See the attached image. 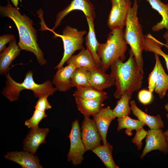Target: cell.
I'll list each match as a JSON object with an SVG mask.
<instances>
[{"instance_id": "1", "label": "cell", "mask_w": 168, "mask_h": 168, "mask_svg": "<svg viewBox=\"0 0 168 168\" xmlns=\"http://www.w3.org/2000/svg\"><path fill=\"white\" fill-rule=\"evenodd\" d=\"M0 12L15 23L19 33L18 45L21 50L32 53L40 65H45L47 61L37 43V31L33 26L32 20L25 14L22 15L17 7H13L9 1L6 6H0Z\"/></svg>"}, {"instance_id": "2", "label": "cell", "mask_w": 168, "mask_h": 168, "mask_svg": "<svg viewBox=\"0 0 168 168\" xmlns=\"http://www.w3.org/2000/svg\"><path fill=\"white\" fill-rule=\"evenodd\" d=\"M129 54L126 62L115 61L110 67V74L115 80L116 89L114 96L116 99H119L124 93L132 96L134 92L142 87L143 73L139 69L130 49Z\"/></svg>"}, {"instance_id": "3", "label": "cell", "mask_w": 168, "mask_h": 168, "mask_svg": "<svg viewBox=\"0 0 168 168\" xmlns=\"http://www.w3.org/2000/svg\"><path fill=\"white\" fill-rule=\"evenodd\" d=\"M5 76L7 80L2 94L11 102L17 100L20 91L24 89L32 91L35 97L39 98L52 95L57 90L55 87H53L50 81L41 84L36 83L33 78V72L31 71L27 72L24 81L21 83L14 81L11 77L9 72Z\"/></svg>"}, {"instance_id": "4", "label": "cell", "mask_w": 168, "mask_h": 168, "mask_svg": "<svg viewBox=\"0 0 168 168\" xmlns=\"http://www.w3.org/2000/svg\"><path fill=\"white\" fill-rule=\"evenodd\" d=\"M124 32V28L111 30L106 42L99 43L97 54L101 61L100 68L105 72L115 61H124L125 59L127 44Z\"/></svg>"}, {"instance_id": "5", "label": "cell", "mask_w": 168, "mask_h": 168, "mask_svg": "<svg viewBox=\"0 0 168 168\" xmlns=\"http://www.w3.org/2000/svg\"><path fill=\"white\" fill-rule=\"evenodd\" d=\"M138 8L137 0H134L128 13L124 37L126 43L130 47L139 69L143 73L142 53L145 36L138 16Z\"/></svg>"}, {"instance_id": "6", "label": "cell", "mask_w": 168, "mask_h": 168, "mask_svg": "<svg viewBox=\"0 0 168 168\" xmlns=\"http://www.w3.org/2000/svg\"><path fill=\"white\" fill-rule=\"evenodd\" d=\"M56 37H60L63 41L64 53L59 63L54 68H58L63 64L76 51L81 49L83 47L84 36L86 34V30H78L70 26H67L63 29L62 35L52 31Z\"/></svg>"}, {"instance_id": "7", "label": "cell", "mask_w": 168, "mask_h": 168, "mask_svg": "<svg viewBox=\"0 0 168 168\" xmlns=\"http://www.w3.org/2000/svg\"><path fill=\"white\" fill-rule=\"evenodd\" d=\"M68 137L70 145L67 160L71 161L74 165H79L84 159L83 155L86 150L82 140L81 128L77 119H75L72 123Z\"/></svg>"}, {"instance_id": "8", "label": "cell", "mask_w": 168, "mask_h": 168, "mask_svg": "<svg viewBox=\"0 0 168 168\" xmlns=\"http://www.w3.org/2000/svg\"><path fill=\"white\" fill-rule=\"evenodd\" d=\"M132 4L130 0H121L119 3L112 5L107 23L111 30L124 28Z\"/></svg>"}, {"instance_id": "9", "label": "cell", "mask_w": 168, "mask_h": 168, "mask_svg": "<svg viewBox=\"0 0 168 168\" xmlns=\"http://www.w3.org/2000/svg\"><path fill=\"white\" fill-rule=\"evenodd\" d=\"M81 136L86 151L92 150L101 145V138L93 119L84 117L81 126Z\"/></svg>"}, {"instance_id": "10", "label": "cell", "mask_w": 168, "mask_h": 168, "mask_svg": "<svg viewBox=\"0 0 168 168\" xmlns=\"http://www.w3.org/2000/svg\"><path fill=\"white\" fill-rule=\"evenodd\" d=\"M146 137V144L140 156L143 158L149 152L158 150L166 154L168 152V144L162 128L150 129Z\"/></svg>"}, {"instance_id": "11", "label": "cell", "mask_w": 168, "mask_h": 168, "mask_svg": "<svg viewBox=\"0 0 168 168\" xmlns=\"http://www.w3.org/2000/svg\"><path fill=\"white\" fill-rule=\"evenodd\" d=\"M74 10L81 11L86 17L93 20L96 17L94 6L89 0H73L69 5L57 14L54 26L52 29H49V30L54 31L59 26L63 19L70 12Z\"/></svg>"}, {"instance_id": "12", "label": "cell", "mask_w": 168, "mask_h": 168, "mask_svg": "<svg viewBox=\"0 0 168 168\" xmlns=\"http://www.w3.org/2000/svg\"><path fill=\"white\" fill-rule=\"evenodd\" d=\"M49 131L48 128H31L23 142L24 151L35 154L41 144L46 143L45 139Z\"/></svg>"}, {"instance_id": "13", "label": "cell", "mask_w": 168, "mask_h": 168, "mask_svg": "<svg viewBox=\"0 0 168 168\" xmlns=\"http://www.w3.org/2000/svg\"><path fill=\"white\" fill-rule=\"evenodd\" d=\"M5 158L20 165L22 168H42L38 157L26 151H12L4 155Z\"/></svg>"}, {"instance_id": "14", "label": "cell", "mask_w": 168, "mask_h": 168, "mask_svg": "<svg viewBox=\"0 0 168 168\" xmlns=\"http://www.w3.org/2000/svg\"><path fill=\"white\" fill-rule=\"evenodd\" d=\"M92 116L101 138L103 143L105 144L107 142L106 136L110 124L116 117L110 106L102 108Z\"/></svg>"}, {"instance_id": "15", "label": "cell", "mask_w": 168, "mask_h": 168, "mask_svg": "<svg viewBox=\"0 0 168 168\" xmlns=\"http://www.w3.org/2000/svg\"><path fill=\"white\" fill-rule=\"evenodd\" d=\"M66 63L67 65L72 64L76 68L88 71H91L99 67L91 53L83 47L78 54L72 55Z\"/></svg>"}, {"instance_id": "16", "label": "cell", "mask_w": 168, "mask_h": 168, "mask_svg": "<svg viewBox=\"0 0 168 168\" xmlns=\"http://www.w3.org/2000/svg\"><path fill=\"white\" fill-rule=\"evenodd\" d=\"M90 86L100 91L115 85L114 78L105 73L100 67L90 71Z\"/></svg>"}, {"instance_id": "17", "label": "cell", "mask_w": 168, "mask_h": 168, "mask_svg": "<svg viewBox=\"0 0 168 168\" xmlns=\"http://www.w3.org/2000/svg\"><path fill=\"white\" fill-rule=\"evenodd\" d=\"M58 69L53 77V84L57 90L60 92L69 90L72 87L70 78L76 68L72 64H69Z\"/></svg>"}, {"instance_id": "18", "label": "cell", "mask_w": 168, "mask_h": 168, "mask_svg": "<svg viewBox=\"0 0 168 168\" xmlns=\"http://www.w3.org/2000/svg\"><path fill=\"white\" fill-rule=\"evenodd\" d=\"M129 104L133 114L138 120L147 125L150 129H158L164 127L163 122L159 114L156 116L148 114L138 107L134 100H131Z\"/></svg>"}, {"instance_id": "19", "label": "cell", "mask_w": 168, "mask_h": 168, "mask_svg": "<svg viewBox=\"0 0 168 168\" xmlns=\"http://www.w3.org/2000/svg\"><path fill=\"white\" fill-rule=\"evenodd\" d=\"M21 50L15 39L0 54V74H5L8 72L10 65L19 55Z\"/></svg>"}, {"instance_id": "20", "label": "cell", "mask_w": 168, "mask_h": 168, "mask_svg": "<svg viewBox=\"0 0 168 168\" xmlns=\"http://www.w3.org/2000/svg\"><path fill=\"white\" fill-rule=\"evenodd\" d=\"M89 30L85 39L86 49L92 56L96 63L100 67L101 61L97 54L99 43L97 40L94 28V20L86 17Z\"/></svg>"}, {"instance_id": "21", "label": "cell", "mask_w": 168, "mask_h": 168, "mask_svg": "<svg viewBox=\"0 0 168 168\" xmlns=\"http://www.w3.org/2000/svg\"><path fill=\"white\" fill-rule=\"evenodd\" d=\"M154 9L161 16V20L153 26L152 30L154 32L158 31L164 28L168 30V3L165 4L161 0H146Z\"/></svg>"}, {"instance_id": "22", "label": "cell", "mask_w": 168, "mask_h": 168, "mask_svg": "<svg viewBox=\"0 0 168 168\" xmlns=\"http://www.w3.org/2000/svg\"><path fill=\"white\" fill-rule=\"evenodd\" d=\"M76 88V90L73 94L75 98L95 100L103 102L109 98L107 93L103 91L98 90L90 86Z\"/></svg>"}, {"instance_id": "23", "label": "cell", "mask_w": 168, "mask_h": 168, "mask_svg": "<svg viewBox=\"0 0 168 168\" xmlns=\"http://www.w3.org/2000/svg\"><path fill=\"white\" fill-rule=\"evenodd\" d=\"M75 99L78 110L84 117H89L92 116L101 110L104 105L103 102L97 100Z\"/></svg>"}, {"instance_id": "24", "label": "cell", "mask_w": 168, "mask_h": 168, "mask_svg": "<svg viewBox=\"0 0 168 168\" xmlns=\"http://www.w3.org/2000/svg\"><path fill=\"white\" fill-rule=\"evenodd\" d=\"M156 62L157 63L158 73L157 81L154 89L161 99H163L168 90V75L165 71L160 61L159 55L154 53Z\"/></svg>"}, {"instance_id": "25", "label": "cell", "mask_w": 168, "mask_h": 168, "mask_svg": "<svg viewBox=\"0 0 168 168\" xmlns=\"http://www.w3.org/2000/svg\"><path fill=\"white\" fill-rule=\"evenodd\" d=\"M112 151V146L107 142L92 150L100 159L106 168H119L113 159Z\"/></svg>"}, {"instance_id": "26", "label": "cell", "mask_w": 168, "mask_h": 168, "mask_svg": "<svg viewBox=\"0 0 168 168\" xmlns=\"http://www.w3.org/2000/svg\"><path fill=\"white\" fill-rule=\"evenodd\" d=\"M164 44L150 34L145 36L143 50L156 53L162 56L164 59L168 72V54L165 53L161 49Z\"/></svg>"}, {"instance_id": "27", "label": "cell", "mask_w": 168, "mask_h": 168, "mask_svg": "<svg viewBox=\"0 0 168 168\" xmlns=\"http://www.w3.org/2000/svg\"><path fill=\"white\" fill-rule=\"evenodd\" d=\"M117 120L118 123L117 131H119L124 128H126L125 133L128 136L132 135V131L136 130L146 125L139 120L131 118L128 115L119 118Z\"/></svg>"}, {"instance_id": "28", "label": "cell", "mask_w": 168, "mask_h": 168, "mask_svg": "<svg viewBox=\"0 0 168 168\" xmlns=\"http://www.w3.org/2000/svg\"><path fill=\"white\" fill-rule=\"evenodd\" d=\"M90 71L76 68L70 80L72 87L90 86Z\"/></svg>"}, {"instance_id": "29", "label": "cell", "mask_w": 168, "mask_h": 168, "mask_svg": "<svg viewBox=\"0 0 168 168\" xmlns=\"http://www.w3.org/2000/svg\"><path fill=\"white\" fill-rule=\"evenodd\" d=\"M132 98V96L124 93L118 100L116 106L112 110L116 117L119 118L130 114L131 110L129 102Z\"/></svg>"}, {"instance_id": "30", "label": "cell", "mask_w": 168, "mask_h": 168, "mask_svg": "<svg viewBox=\"0 0 168 168\" xmlns=\"http://www.w3.org/2000/svg\"><path fill=\"white\" fill-rule=\"evenodd\" d=\"M47 114L45 112L35 109L32 117L25 122V125L28 128H35L39 127L40 121L46 117Z\"/></svg>"}, {"instance_id": "31", "label": "cell", "mask_w": 168, "mask_h": 168, "mask_svg": "<svg viewBox=\"0 0 168 168\" xmlns=\"http://www.w3.org/2000/svg\"><path fill=\"white\" fill-rule=\"evenodd\" d=\"M136 133L134 137L132 139V142L136 146L138 150H140L142 148V140L146 137L147 133V131L145 130L143 127L135 130Z\"/></svg>"}, {"instance_id": "32", "label": "cell", "mask_w": 168, "mask_h": 168, "mask_svg": "<svg viewBox=\"0 0 168 168\" xmlns=\"http://www.w3.org/2000/svg\"><path fill=\"white\" fill-rule=\"evenodd\" d=\"M158 69L157 63L156 62L153 70L149 75L148 81V89L151 92L154 91L157 80Z\"/></svg>"}, {"instance_id": "33", "label": "cell", "mask_w": 168, "mask_h": 168, "mask_svg": "<svg viewBox=\"0 0 168 168\" xmlns=\"http://www.w3.org/2000/svg\"><path fill=\"white\" fill-rule=\"evenodd\" d=\"M138 97L141 103L144 105H147L150 104L152 100V92L149 90H141L138 92Z\"/></svg>"}, {"instance_id": "34", "label": "cell", "mask_w": 168, "mask_h": 168, "mask_svg": "<svg viewBox=\"0 0 168 168\" xmlns=\"http://www.w3.org/2000/svg\"><path fill=\"white\" fill-rule=\"evenodd\" d=\"M48 97L44 96L39 98L34 107L35 109L45 112V110L51 109L52 106L48 101Z\"/></svg>"}, {"instance_id": "35", "label": "cell", "mask_w": 168, "mask_h": 168, "mask_svg": "<svg viewBox=\"0 0 168 168\" xmlns=\"http://www.w3.org/2000/svg\"><path fill=\"white\" fill-rule=\"evenodd\" d=\"M15 39L12 34H5L0 36V52H2L6 47V45Z\"/></svg>"}, {"instance_id": "36", "label": "cell", "mask_w": 168, "mask_h": 168, "mask_svg": "<svg viewBox=\"0 0 168 168\" xmlns=\"http://www.w3.org/2000/svg\"><path fill=\"white\" fill-rule=\"evenodd\" d=\"M163 37L165 40V43L164 45L168 50V30L166 31L163 35Z\"/></svg>"}, {"instance_id": "37", "label": "cell", "mask_w": 168, "mask_h": 168, "mask_svg": "<svg viewBox=\"0 0 168 168\" xmlns=\"http://www.w3.org/2000/svg\"><path fill=\"white\" fill-rule=\"evenodd\" d=\"M163 133L166 141L168 144V128L166 131L163 132Z\"/></svg>"}, {"instance_id": "38", "label": "cell", "mask_w": 168, "mask_h": 168, "mask_svg": "<svg viewBox=\"0 0 168 168\" xmlns=\"http://www.w3.org/2000/svg\"><path fill=\"white\" fill-rule=\"evenodd\" d=\"M15 7H17L19 0H11Z\"/></svg>"}, {"instance_id": "39", "label": "cell", "mask_w": 168, "mask_h": 168, "mask_svg": "<svg viewBox=\"0 0 168 168\" xmlns=\"http://www.w3.org/2000/svg\"><path fill=\"white\" fill-rule=\"evenodd\" d=\"M164 109L167 112L166 114V118L168 120V102L166 103L164 106Z\"/></svg>"}, {"instance_id": "40", "label": "cell", "mask_w": 168, "mask_h": 168, "mask_svg": "<svg viewBox=\"0 0 168 168\" xmlns=\"http://www.w3.org/2000/svg\"><path fill=\"white\" fill-rule=\"evenodd\" d=\"M121 0H110L112 5L119 3Z\"/></svg>"}, {"instance_id": "41", "label": "cell", "mask_w": 168, "mask_h": 168, "mask_svg": "<svg viewBox=\"0 0 168 168\" xmlns=\"http://www.w3.org/2000/svg\"><path fill=\"white\" fill-rule=\"evenodd\" d=\"M167 97H168V94H167Z\"/></svg>"}]
</instances>
